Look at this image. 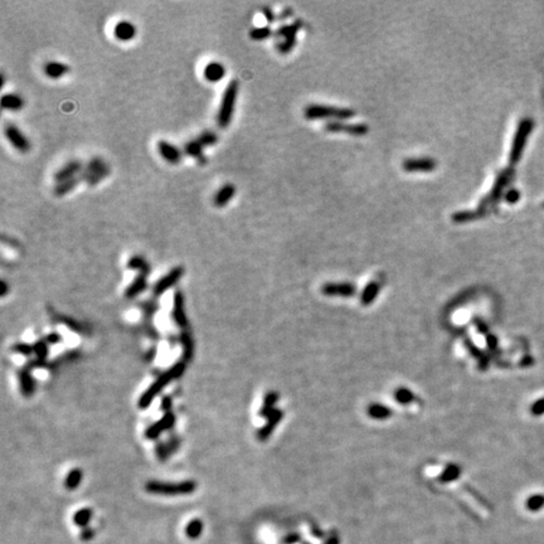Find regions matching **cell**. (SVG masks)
<instances>
[{"instance_id":"6da1fadb","label":"cell","mask_w":544,"mask_h":544,"mask_svg":"<svg viewBox=\"0 0 544 544\" xmlns=\"http://www.w3.org/2000/svg\"><path fill=\"white\" fill-rule=\"evenodd\" d=\"M186 368H187V363L184 362V360H179V362L175 363L173 367L169 368L168 371L164 372L163 374H160V376L154 380L153 384H151L150 387H149V388L142 394V397L139 398V403H138L139 408L146 409L147 407L150 406L151 403H153V401L155 400L156 396H158V394H159L160 392H162L163 389L169 384V382H171V380L174 379H178V378H180V377L183 376V373H184V371H186Z\"/></svg>"},{"instance_id":"7a4b0ae2","label":"cell","mask_w":544,"mask_h":544,"mask_svg":"<svg viewBox=\"0 0 544 544\" xmlns=\"http://www.w3.org/2000/svg\"><path fill=\"white\" fill-rule=\"evenodd\" d=\"M145 490L147 493L156 495H166V497H178V495H189L197 490V482L194 480H186L180 482H165L151 480L145 484Z\"/></svg>"},{"instance_id":"3957f363","label":"cell","mask_w":544,"mask_h":544,"mask_svg":"<svg viewBox=\"0 0 544 544\" xmlns=\"http://www.w3.org/2000/svg\"><path fill=\"white\" fill-rule=\"evenodd\" d=\"M238 81L236 80L231 81L226 87V90H224V94L221 100V106H219V110H218L217 114V124L222 129L228 127L231 122H232L236 101H237V96H238Z\"/></svg>"},{"instance_id":"277c9868","label":"cell","mask_w":544,"mask_h":544,"mask_svg":"<svg viewBox=\"0 0 544 544\" xmlns=\"http://www.w3.org/2000/svg\"><path fill=\"white\" fill-rule=\"evenodd\" d=\"M110 173H111V169L109 164L102 158L95 156L86 163V165H83V170L80 177L87 186L95 187L100 184L105 178L109 177Z\"/></svg>"},{"instance_id":"5b68a950","label":"cell","mask_w":544,"mask_h":544,"mask_svg":"<svg viewBox=\"0 0 544 544\" xmlns=\"http://www.w3.org/2000/svg\"><path fill=\"white\" fill-rule=\"evenodd\" d=\"M305 116L307 118H349L354 116V111L349 109L327 106V105H310L305 109Z\"/></svg>"},{"instance_id":"8992f818","label":"cell","mask_w":544,"mask_h":544,"mask_svg":"<svg viewBox=\"0 0 544 544\" xmlns=\"http://www.w3.org/2000/svg\"><path fill=\"white\" fill-rule=\"evenodd\" d=\"M532 127H533L532 120H529V118L521 120L520 125H519V127H518L517 130V135H515L514 138L512 153H510V162L512 163H517L518 160H519V158H520L523 147L525 146L526 139H528L530 131H532Z\"/></svg>"},{"instance_id":"52a82bcc","label":"cell","mask_w":544,"mask_h":544,"mask_svg":"<svg viewBox=\"0 0 544 544\" xmlns=\"http://www.w3.org/2000/svg\"><path fill=\"white\" fill-rule=\"evenodd\" d=\"M183 275H184V268H183L182 266L174 267L173 270L169 271L168 274L165 275V276H163L162 279L155 284V286H154L153 288L154 295H155V296H162L163 294H165V292L168 291L169 288L173 287V286L175 285L180 279H182Z\"/></svg>"},{"instance_id":"ba28073f","label":"cell","mask_w":544,"mask_h":544,"mask_svg":"<svg viewBox=\"0 0 544 544\" xmlns=\"http://www.w3.org/2000/svg\"><path fill=\"white\" fill-rule=\"evenodd\" d=\"M5 136L8 142L12 144L14 149H17L21 153H28L30 149V142L28 138L21 131V129L15 125L9 124L5 126Z\"/></svg>"},{"instance_id":"9c48e42d","label":"cell","mask_w":544,"mask_h":544,"mask_svg":"<svg viewBox=\"0 0 544 544\" xmlns=\"http://www.w3.org/2000/svg\"><path fill=\"white\" fill-rule=\"evenodd\" d=\"M174 424H175V415L173 413V411L166 412L160 420H158L154 425H151L145 432V437L147 440H156L159 437L164 431L173 428Z\"/></svg>"},{"instance_id":"30bf717a","label":"cell","mask_w":544,"mask_h":544,"mask_svg":"<svg viewBox=\"0 0 544 544\" xmlns=\"http://www.w3.org/2000/svg\"><path fill=\"white\" fill-rule=\"evenodd\" d=\"M300 22H297V23L291 24V25H284V27H281L277 30V36L283 37L285 39V41L280 42L279 46H277V48H279L281 53H287V52H290L292 49V47L295 46L296 33L299 30V28H300Z\"/></svg>"},{"instance_id":"8fae6325","label":"cell","mask_w":544,"mask_h":544,"mask_svg":"<svg viewBox=\"0 0 544 544\" xmlns=\"http://www.w3.org/2000/svg\"><path fill=\"white\" fill-rule=\"evenodd\" d=\"M83 170V165L80 160H70L62 165L58 170L54 173V180L56 183L65 182V180L72 179V178L80 177Z\"/></svg>"},{"instance_id":"7c38bea8","label":"cell","mask_w":544,"mask_h":544,"mask_svg":"<svg viewBox=\"0 0 544 544\" xmlns=\"http://www.w3.org/2000/svg\"><path fill=\"white\" fill-rule=\"evenodd\" d=\"M327 130L331 133H347L350 135L362 136L369 131V127L365 124H345L340 121H332L327 125Z\"/></svg>"},{"instance_id":"4fadbf2b","label":"cell","mask_w":544,"mask_h":544,"mask_svg":"<svg viewBox=\"0 0 544 544\" xmlns=\"http://www.w3.org/2000/svg\"><path fill=\"white\" fill-rule=\"evenodd\" d=\"M436 160L432 158H408L402 166L406 171H431L436 168Z\"/></svg>"},{"instance_id":"5bb4252c","label":"cell","mask_w":544,"mask_h":544,"mask_svg":"<svg viewBox=\"0 0 544 544\" xmlns=\"http://www.w3.org/2000/svg\"><path fill=\"white\" fill-rule=\"evenodd\" d=\"M173 319L175 321L178 327L180 329H184L188 325V320H187L186 315V307H184V295L182 294V291H177L174 294L173 299Z\"/></svg>"},{"instance_id":"9a60e30c","label":"cell","mask_w":544,"mask_h":544,"mask_svg":"<svg viewBox=\"0 0 544 544\" xmlns=\"http://www.w3.org/2000/svg\"><path fill=\"white\" fill-rule=\"evenodd\" d=\"M158 151H159L163 159L166 160L170 164H178L183 158V153L180 151L179 147L166 142V140H160L158 142Z\"/></svg>"},{"instance_id":"2e32d148","label":"cell","mask_w":544,"mask_h":544,"mask_svg":"<svg viewBox=\"0 0 544 544\" xmlns=\"http://www.w3.org/2000/svg\"><path fill=\"white\" fill-rule=\"evenodd\" d=\"M508 180H509V171H505V173H503L499 178H497V183H495V186L494 188H493V190H491V193L485 198V199L482 200L479 208L482 209V211H485V208L489 206V204L494 203L495 200L499 199L500 195H501V191L504 190V187L506 186Z\"/></svg>"},{"instance_id":"e0dca14e","label":"cell","mask_w":544,"mask_h":544,"mask_svg":"<svg viewBox=\"0 0 544 544\" xmlns=\"http://www.w3.org/2000/svg\"><path fill=\"white\" fill-rule=\"evenodd\" d=\"M19 382H21V391L24 397H32L36 392V380L30 373L29 368H23L19 372Z\"/></svg>"},{"instance_id":"ac0fdd59","label":"cell","mask_w":544,"mask_h":544,"mask_svg":"<svg viewBox=\"0 0 544 544\" xmlns=\"http://www.w3.org/2000/svg\"><path fill=\"white\" fill-rule=\"evenodd\" d=\"M236 195V187L233 184H224L223 187L218 189L217 193L214 194L213 198V203L218 208L226 207L227 204L230 203L231 199H233V197Z\"/></svg>"},{"instance_id":"d6986e66","label":"cell","mask_w":544,"mask_h":544,"mask_svg":"<svg viewBox=\"0 0 544 544\" xmlns=\"http://www.w3.org/2000/svg\"><path fill=\"white\" fill-rule=\"evenodd\" d=\"M114 34H115V37L118 41H131L136 36V27L133 23H130V22L121 21L116 24L115 29H114Z\"/></svg>"},{"instance_id":"ffe728a7","label":"cell","mask_w":544,"mask_h":544,"mask_svg":"<svg viewBox=\"0 0 544 544\" xmlns=\"http://www.w3.org/2000/svg\"><path fill=\"white\" fill-rule=\"evenodd\" d=\"M46 76L52 78V80H58L61 77L66 76L70 72V67L62 62H56V61H49L43 67Z\"/></svg>"},{"instance_id":"44dd1931","label":"cell","mask_w":544,"mask_h":544,"mask_svg":"<svg viewBox=\"0 0 544 544\" xmlns=\"http://www.w3.org/2000/svg\"><path fill=\"white\" fill-rule=\"evenodd\" d=\"M226 76V68L218 62H211L204 68V78L208 82H219Z\"/></svg>"},{"instance_id":"7402d4cb","label":"cell","mask_w":544,"mask_h":544,"mask_svg":"<svg viewBox=\"0 0 544 544\" xmlns=\"http://www.w3.org/2000/svg\"><path fill=\"white\" fill-rule=\"evenodd\" d=\"M203 150H204V146L198 142L197 139L189 140V142L186 144V146H184V153H186L188 156L195 158L199 164H206L207 163V158L206 155H204Z\"/></svg>"},{"instance_id":"603a6c76","label":"cell","mask_w":544,"mask_h":544,"mask_svg":"<svg viewBox=\"0 0 544 544\" xmlns=\"http://www.w3.org/2000/svg\"><path fill=\"white\" fill-rule=\"evenodd\" d=\"M146 286H147L146 275L139 274L138 276L133 280V283L127 286L126 291H125V296H126L127 299H134V297H136L138 295L142 294L145 288H146Z\"/></svg>"},{"instance_id":"cb8c5ba5","label":"cell","mask_w":544,"mask_h":544,"mask_svg":"<svg viewBox=\"0 0 544 544\" xmlns=\"http://www.w3.org/2000/svg\"><path fill=\"white\" fill-rule=\"evenodd\" d=\"M1 107L9 111H19L24 107V100L17 94H6L1 97Z\"/></svg>"},{"instance_id":"d4e9b609","label":"cell","mask_w":544,"mask_h":544,"mask_svg":"<svg viewBox=\"0 0 544 544\" xmlns=\"http://www.w3.org/2000/svg\"><path fill=\"white\" fill-rule=\"evenodd\" d=\"M81 182H82L81 177H76V178H72V179L65 180V182L56 183V187H54V194H56L57 197H65V195L70 194L72 190H74Z\"/></svg>"},{"instance_id":"484cf974","label":"cell","mask_w":544,"mask_h":544,"mask_svg":"<svg viewBox=\"0 0 544 544\" xmlns=\"http://www.w3.org/2000/svg\"><path fill=\"white\" fill-rule=\"evenodd\" d=\"M127 268H129V270L139 271V274L146 275V276L149 275V272H150L151 270L149 262H147L142 256H139V255H136V256L131 257V259L129 260V262H127Z\"/></svg>"},{"instance_id":"4316f807","label":"cell","mask_w":544,"mask_h":544,"mask_svg":"<svg viewBox=\"0 0 544 544\" xmlns=\"http://www.w3.org/2000/svg\"><path fill=\"white\" fill-rule=\"evenodd\" d=\"M280 418H281V412H280V411H272V413L268 416L267 425L262 427V428L259 431V438L261 440V441H265L266 438H267L268 436L271 435L272 429L275 428V426H276V424L279 422Z\"/></svg>"},{"instance_id":"83f0119b","label":"cell","mask_w":544,"mask_h":544,"mask_svg":"<svg viewBox=\"0 0 544 544\" xmlns=\"http://www.w3.org/2000/svg\"><path fill=\"white\" fill-rule=\"evenodd\" d=\"M180 344H182L183 348V360L187 363L193 358V352H194V344H193L191 336L189 335L188 332H182Z\"/></svg>"},{"instance_id":"f1b7e54d","label":"cell","mask_w":544,"mask_h":544,"mask_svg":"<svg viewBox=\"0 0 544 544\" xmlns=\"http://www.w3.org/2000/svg\"><path fill=\"white\" fill-rule=\"evenodd\" d=\"M82 477H83V473H82V470H80V469H73V470L70 471L65 481L66 489H68V490H74V489L78 488V485H80L81 481H82Z\"/></svg>"},{"instance_id":"f546056e","label":"cell","mask_w":544,"mask_h":544,"mask_svg":"<svg viewBox=\"0 0 544 544\" xmlns=\"http://www.w3.org/2000/svg\"><path fill=\"white\" fill-rule=\"evenodd\" d=\"M203 521L199 519H193L191 521H189V524L186 528V534L189 539H197L202 535L203 532Z\"/></svg>"},{"instance_id":"4dcf8cb0","label":"cell","mask_w":544,"mask_h":544,"mask_svg":"<svg viewBox=\"0 0 544 544\" xmlns=\"http://www.w3.org/2000/svg\"><path fill=\"white\" fill-rule=\"evenodd\" d=\"M484 214L482 209H477V211H465V212H457L452 215V219L456 223H462V222H468L475 218H479Z\"/></svg>"},{"instance_id":"1f68e13d","label":"cell","mask_w":544,"mask_h":544,"mask_svg":"<svg viewBox=\"0 0 544 544\" xmlns=\"http://www.w3.org/2000/svg\"><path fill=\"white\" fill-rule=\"evenodd\" d=\"M92 515H94V512H92L90 508L81 509V510H78V512L74 514L73 517L74 524H76L77 526H87V524H89L90 520L92 519Z\"/></svg>"},{"instance_id":"d6a6232c","label":"cell","mask_w":544,"mask_h":544,"mask_svg":"<svg viewBox=\"0 0 544 544\" xmlns=\"http://www.w3.org/2000/svg\"><path fill=\"white\" fill-rule=\"evenodd\" d=\"M197 140L200 142V144L203 145L204 147L212 146V145H215L218 142V135L214 133V131H209V130H207V131H203V133L198 136Z\"/></svg>"},{"instance_id":"836d02e7","label":"cell","mask_w":544,"mask_h":544,"mask_svg":"<svg viewBox=\"0 0 544 544\" xmlns=\"http://www.w3.org/2000/svg\"><path fill=\"white\" fill-rule=\"evenodd\" d=\"M276 400H277L276 393H268L267 396H266L265 403H263V406H262L260 415L263 416V417H266V416H270L271 413H272V411H274L272 408H274V404H275V402H276Z\"/></svg>"},{"instance_id":"e575fe53","label":"cell","mask_w":544,"mask_h":544,"mask_svg":"<svg viewBox=\"0 0 544 544\" xmlns=\"http://www.w3.org/2000/svg\"><path fill=\"white\" fill-rule=\"evenodd\" d=\"M48 343L46 341V339H39V340L36 341V344L33 345L34 347V354L37 355V359H41V360H46L48 356Z\"/></svg>"},{"instance_id":"d590c367","label":"cell","mask_w":544,"mask_h":544,"mask_svg":"<svg viewBox=\"0 0 544 544\" xmlns=\"http://www.w3.org/2000/svg\"><path fill=\"white\" fill-rule=\"evenodd\" d=\"M544 508V495H533L526 500V509L530 512H538Z\"/></svg>"},{"instance_id":"8d00e7d4","label":"cell","mask_w":544,"mask_h":544,"mask_svg":"<svg viewBox=\"0 0 544 544\" xmlns=\"http://www.w3.org/2000/svg\"><path fill=\"white\" fill-rule=\"evenodd\" d=\"M12 350L14 352V353L21 354V355L30 356L33 353H34V347L28 344V343H17V344L13 345Z\"/></svg>"},{"instance_id":"74e56055","label":"cell","mask_w":544,"mask_h":544,"mask_svg":"<svg viewBox=\"0 0 544 544\" xmlns=\"http://www.w3.org/2000/svg\"><path fill=\"white\" fill-rule=\"evenodd\" d=\"M271 29L268 27H259L255 28L250 32V37L253 41H263L271 36Z\"/></svg>"},{"instance_id":"f35d334b","label":"cell","mask_w":544,"mask_h":544,"mask_svg":"<svg viewBox=\"0 0 544 544\" xmlns=\"http://www.w3.org/2000/svg\"><path fill=\"white\" fill-rule=\"evenodd\" d=\"M156 455H158V459L160 460V461H165V460L168 459L169 456H170L171 453V450L170 447H169V444H166V442H158L156 444Z\"/></svg>"},{"instance_id":"ab89813d","label":"cell","mask_w":544,"mask_h":544,"mask_svg":"<svg viewBox=\"0 0 544 544\" xmlns=\"http://www.w3.org/2000/svg\"><path fill=\"white\" fill-rule=\"evenodd\" d=\"M59 321H61L63 325H66V327H68L70 329L73 330V331H77V332L83 331L82 325H81L80 323H77L76 320H73V319L67 318V316H59Z\"/></svg>"},{"instance_id":"60d3db41","label":"cell","mask_w":544,"mask_h":544,"mask_svg":"<svg viewBox=\"0 0 544 544\" xmlns=\"http://www.w3.org/2000/svg\"><path fill=\"white\" fill-rule=\"evenodd\" d=\"M530 412L533 416H542L544 415V398H541L535 403H533L530 407Z\"/></svg>"},{"instance_id":"b9f144b4","label":"cell","mask_w":544,"mask_h":544,"mask_svg":"<svg viewBox=\"0 0 544 544\" xmlns=\"http://www.w3.org/2000/svg\"><path fill=\"white\" fill-rule=\"evenodd\" d=\"M45 339L49 345H56V344H58V343H61V341H62V335H59L58 332L53 331V332H50V334H48V335L46 336Z\"/></svg>"},{"instance_id":"7bdbcfd3","label":"cell","mask_w":544,"mask_h":544,"mask_svg":"<svg viewBox=\"0 0 544 544\" xmlns=\"http://www.w3.org/2000/svg\"><path fill=\"white\" fill-rule=\"evenodd\" d=\"M171 407H173V398L169 397V396H165V397H163L162 404H160V409H162V411H164L165 413H166V412L171 411Z\"/></svg>"},{"instance_id":"ee69618b","label":"cell","mask_w":544,"mask_h":544,"mask_svg":"<svg viewBox=\"0 0 544 544\" xmlns=\"http://www.w3.org/2000/svg\"><path fill=\"white\" fill-rule=\"evenodd\" d=\"M519 198H520V194H519V191L517 189H512V190H509L505 194V199L508 203H517Z\"/></svg>"},{"instance_id":"f6af8a7d","label":"cell","mask_w":544,"mask_h":544,"mask_svg":"<svg viewBox=\"0 0 544 544\" xmlns=\"http://www.w3.org/2000/svg\"><path fill=\"white\" fill-rule=\"evenodd\" d=\"M95 537V529H92V528H86V529H83L82 532H81V535L80 538L82 539V541H90V539H92Z\"/></svg>"},{"instance_id":"bcb514c9","label":"cell","mask_w":544,"mask_h":544,"mask_svg":"<svg viewBox=\"0 0 544 544\" xmlns=\"http://www.w3.org/2000/svg\"><path fill=\"white\" fill-rule=\"evenodd\" d=\"M263 13H265L266 18H267L268 22H274V13L271 12L270 9H267V8H266V9L263 10Z\"/></svg>"},{"instance_id":"7dc6e473","label":"cell","mask_w":544,"mask_h":544,"mask_svg":"<svg viewBox=\"0 0 544 544\" xmlns=\"http://www.w3.org/2000/svg\"><path fill=\"white\" fill-rule=\"evenodd\" d=\"M6 292H8V285L5 281H1V296H5Z\"/></svg>"},{"instance_id":"c3c4849f","label":"cell","mask_w":544,"mask_h":544,"mask_svg":"<svg viewBox=\"0 0 544 544\" xmlns=\"http://www.w3.org/2000/svg\"><path fill=\"white\" fill-rule=\"evenodd\" d=\"M295 541H297V537H292V535H290V537H287V538L285 539L286 544H291V543H294Z\"/></svg>"}]
</instances>
